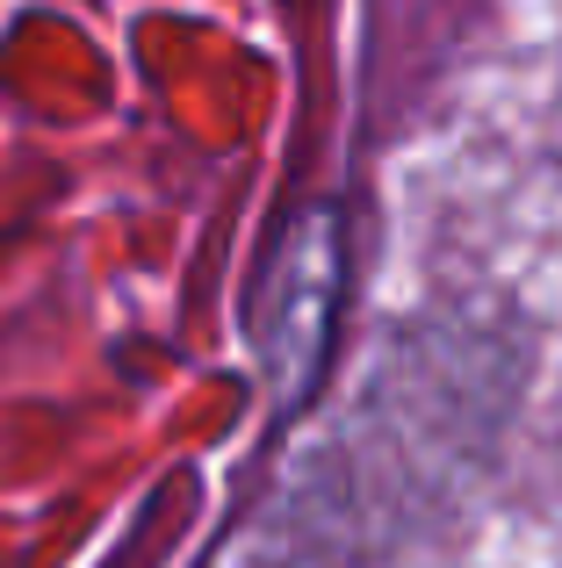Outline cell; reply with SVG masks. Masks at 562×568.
<instances>
[{"label": "cell", "mask_w": 562, "mask_h": 568, "mask_svg": "<svg viewBox=\"0 0 562 568\" xmlns=\"http://www.w3.org/2000/svg\"><path fill=\"white\" fill-rule=\"evenodd\" d=\"M281 274V317L268 332L274 346V375L289 388L310 382V367H318L324 353V324H332V295H339V231H332V209H310L303 223L289 231V245H281L274 260Z\"/></svg>", "instance_id": "obj_1"}]
</instances>
